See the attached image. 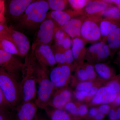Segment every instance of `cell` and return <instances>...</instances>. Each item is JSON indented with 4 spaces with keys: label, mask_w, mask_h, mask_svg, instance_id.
<instances>
[{
    "label": "cell",
    "mask_w": 120,
    "mask_h": 120,
    "mask_svg": "<svg viewBox=\"0 0 120 120\" xmlns=\"http://www.w3.org/2000/svg\"><path fill=\"white\" fill-rule=\"evenodd\" d=\"M49 9L47 0L33 1L17 20L19 26L26 30L36 29L46 19Z\"/></svg>",
    "instance_id": "1"
},
{
    "label": "cell",
    "mask_w": 120,
    "mask_h": 120,
    "mask_svg": "<svg viewBox=\"0 0 120 120\" xmlns=\"http://www.w3.org/2000/svg\"><path fill=\"white\" fill-rule=\"evenodd\" d=\"M65 56V64L69 65L74 61V57L71 49H69L64 52Z\"/></svg>",
    "instance_id": "34"
},
{
    "label": "cell",
    "mask_w": 120,
    "mask_h": 120,
    "mask_svg": "<svg viewBox=\"0 0 120 120\" xmlns=\"http://www.w3.org/2000/svg\"><path fill=\"white\" fill-rule=\"evenodd\" d=\"M71 69L66 64H59L52 69L49 78L55 88H61L65 86L71 75Z\"/></svg>",
    "instance_id": "11"
},
{
    "label": "cell",
    "mask_w": 120,
    "mask_h": 120,
    "mask_svg": "<svg viewBox=\"0 0 120 120\" xmlns=\"http://www.w3.org/2000/svg\"><path fill=\"white\" fill-rule=\"evenodd\" d=\"M110 110V107L109 105L107 104H104L101 105L99 107L98 109V112L103 114H106L109 113Z\"/></svg>",
    "instance_id": "41"
},
{
    "label": "cell",
    "mask_w": 120,
    "mask_h": 120,
    "mask_svg": "<svg viewBox=\"0 0 120 120\" xmlns=\"http://www.w3.org/2000/svg\"><path fill=\"white\" fill-rule=\"evenodd\" d=\"M117 115L118 117V120H120V108H118L116 112Z\"/></svg>",
    "instance_id": "48"
},
{
    "label": "cell",
    "mask_w": 120,
    "mask_h": 120,
    "mask_svg": "<svg viewBox=\"0 0 120 120\" xmlns=\"http://www.w3.org/2000/svg\"><path fill=\"white\" fill-rule=\"evenodd\" d=\"M104 0H90L84 8L83 13L87 16L96 15L110 5Z\"/></svg>",
    "instance_id": "19"
},
{
    "label": "cell",
    "mask_w": 120,
    "mask_h": 120,
    "mask_svg": "<svg viewBox=\"0 0 120 120\" xmlns=\"http://www.w3.org/2000/svg\"><path fill=\"white\" fill-rule=\"evenodd\" d=\"M0 89L9 104L16 109L22 101L20 82L0 68Z\"/></svg>",
    "instance_id": "4"
},
{
    "label": "cell",
    "mask_w": 120,
    "mask_h": 120,
    "mask_svg": "<svg viewBox=\"0 0 120 120\" xmlns=\"http://www.w3.org/2000/svg\"><path fill=\"white\" fill-rule=\"evenodd\" d=\"M86 43L81 38H76L72 39L71 50L74 60L77 64L82 65L86 58Z\"/></svg>",
    "instance_id": "18"
},
{
    "label": "cell",
    "mask_w": 120,
    "mask_h": 120,
    "mask_svg": "<svg viewBox=\"0 0 120 120\" xmlns=\"http://www.w3.org/2000/svg\"><path fill=\"white\" fill-rule=\"evenodd\" d=\"M94 68L95 72L103 79H109L112 75V69L105 64L98 63L94 65Z\"/></svg>",
    "instance_id": "24"
},
{
    "label": "cell",
    "mask_w": 120,
    "mask_h": 120,
    "mask_svg": "<svg viewBox=\"0 0 120 120\" xmlns=\"http://www.w3.org/2000/svg\"><path fill=\"white\" fill-rule=\"evenodd\" d=\"M68 36V35L61 28H57L55 31L54 39L55 41H60Z\"/></svg>",
    "instance_id": "33"
},
{
    "label": "cell",
    "mask_w": 120,
    "mask_h": 120,
    "mask_svg": "<svg viewBox=\"0 0 120 120\" xmlns=\"http://www.w3.org/2000/svg\"><path fill=\"white\" fill-rule=\"evenodd\" d=\"M75 96L76 98L79 101H82L85 98L82 91H79L75 92Z\"/></svg>",
    "instance_id": "43"
},
{
    "label": "cell",
    "mask_w": 120,
    "mask_h": 120,
    "mask_svg": "<svg viewBox=\"0 0 120 120\" xmlns=\"http://www.w3.org/2000/svg\"><path fill=\"white\" fill-rule=\"evenodd\" d=\"M0 49L14 56H19L15 44L5 35L0 37Z\"/></svg>",
    "instance_id": "23"
},
{
    "label": "cell",
    "mask_w": 120,
    "mask_h": 120,
    "mask_svg": "<svg viewBox=\"0 0 120 120\" xmlns=\"http://www.w3.org/2000/svg\"><path fill=\"white\" fill-rule=\"evenodd\" d=\"M12 112L0 109V120H12Z\"/></svg>",
    "instance_id": "35"
},
{
    "label": "cell",
    "mask_w": 120,
    "mask_h": 120,
    "mask_svg": "<svg viewBox=\"0 0 120 120\" xmlns=\"http://www.w3.org/2000/svg\"><path fill=\"white\" fill-rule=\"evenodd\" d=\"M87 16L84 15L73 17L65 23L61 29L72 38H80V30L82 24Z\"/></svg>",
    "instance_id": "15"
},
{
    "label": "cell",
    "mask_w": 120,
    "mask_h": 120,
    "mask_svg": "<svg viewBox=\"0 0 120 120\" xmlns=\"http://www.w3.org/2000/svg\"><path fill=\"white\" fill-rule=\"evenodd\" d=\"M54 54V58L56 64H65V56L64 52L57 50V52Z\"/></svg>",
    "instance_id": "31"
},
{
    "label": "cell",
    "mask_w": 120,
    "mask_h": 120,
    "mask_svg": "<svg viewBox=\"0 0 120 120\" xmlns=\"http://www.w3.org/2000/svg\"><path fill=\"white\" fill-rule=\"evenodd\" d=\"M120 21L106 19H101L99 23V28L101 38L106 39L108 35L113 30L120 27Z\"/></svg>",
    "instance_id": "20"
},
{
    "label": "cell",
    "mask_w": 120,
    "mask_h": 120,
    "mask_svg": "<svg viewBox=\"0 0 120 120\" xmlns=\"http://www.w3.org/2000/svg\"><path fill=\"white\" fill-rule=\"evenodd\" d=\"M104 117H105L104 114L99 112L98 111V113L95 116V119L98 120H102L104 118Z\"/></svg>",
    "instance_id": "45"
},
{
    "label": "cell",
    "mask_w": 120,
    "mask_h": 120,
    "mask_svg": "<svg viewBox=\"0 0 120 120\" xmlns=\"http://www.w3.org/2000/svg\"><path fill=\"white\" fill-rule=\"evenodd\" d=\"M110 55L108 45L105 42L99 41L91 45L86 50V58L89 61L105 60Z\"/></svg>",
    "instance_id": "12"
},
{
    "label": "cell",
    "mask_w": 120,
    "mask_h": 120,
    "mask_svg": "<svg viewBox=\"0 0 120 120\" xmlns=\"http://www.w3.org/2000/svg\"><path fill=\"white\" fill-rule=\"evenodd\" d=\"M33 53L25 56L22 71L20 88L22 102L33 101L37 94L36 77Z\"/></svg>",
    "instance_id": "2"
},
{
    "label": "cell",
    "mask_w": 120,
    "mask_h": 120,
    "mask_svg": "<svg viewBox=\"0 0 120 120\" xmlns=\"http://www.w3.org/2000/svg\"><path fill=\"white\" fill-rule=\"evenodd\" d=\"M47 1L52 11H64L68 4V0H49Z\"/></svg>",
    "instance_id": "25"
},
{
    "label": "cell",
    "mask_w": 120,
    "mask_h": 120,
    "mask_svg": "<svg viewBox=\"0 0 120 120\" xmlns=\"http://www.w3.org/2000/svg\"><path fill=\"white\" fill-rule=\"evenodd\" d=\"M84 66L87 73L88 80H92L95 79L97 76V74L94 66L90 64H87Z\"/></svg>",
    "instance_id": "29"
},
{
    "label": "cell",
    "mask_w": 120,
    "mask_h": 120,
    "mask_svg": "<svg viewBox=\"0 0 120 120\" xmlns=\"http://www.w3.org/2000/svg\"><path fill=\"white\" fill-rule=\"evenodd\" d=\"M90 1L88 0H69L68 4L73 10L83 13L82 10Z\"/></svg>",
    "instance_id": "27"
},
{
    "label": "cell",
    "mask_w": 120,
    "mask_h": 120,
    "mask_svg": "<svg viewBox=\"0 0 120 120\" xmlns=\"http://www.w3.org/2000/svg\"><path fill=\"white\" fill-rule=\"evenodd\" d=\"M38 107L33 101L22 102L16 109V120H33L38 111Z\"/></svg>",
    "instance_id": "14"
},
{
    "label": "cell",
    "mask_w": 120,
    "mask_h": 120,
    "mask_svg": "<svg viewBox=\"0 0 120 120\" xmlns=\"http://www.w3.org/2000/svg\"><path fill=\"white\" fill-rule=\"evenodd\" d=\"M98 112V110L95 108H91L89 110V114L91 116H95Z\"/></svg>",
    "instance_id": "44"
},
{
    "label": "cell",
    "mask_w": 120,
    "mask_h": 120,
    "mask_svg": "<svg viewBox=\"0 0 120 120\" xmlns=\"http://www.w3.org/2000/svg\"><path fill=\"white\" fill-rule=\"evenodd\" d=\"M117 94L114 90L107 86L101 87L93 98L92 103L95 104L110 103L114 101Z\"/></svg>",
    "instance_id": "17"
},
{
    "label": "cell",
    "mask_w": 120,
    "mask_h": 120,
    "mask_svg": "<svg viewBox=\"0 0 120 120\" xmlns=\"http://www.w3.org/2000/svg\"><path fill=\"white\" fill-rule=\"evenodd\" d=\"M23 63L14 55L0 49V68L19 81Z\"/></svg>",
    "instance_id": "6"
},
{
    "label": "cell",
    "mask_w": 120,
    "mask_h": 120,
    "mask_svg": "<svg viewBox=\"0 0 120 120\" xmlns=\"http://www.w3.org/2000/svg\"><path fill=\"white\" fill-rule=\"evenodd\" d=\"M81 15H83L82 12L70 9L52 11L48 12L46 19L52 20L55 23L57 28H61L72 18Z\"/></svg>",
    "instance_id": "13"
},
{
    "label": "cell",
    "mask_w": 120,
    "mask_h": 120,
    "mask_svg": "<svg viewBox=\"0 0 120 120\" xmlns=\"http://www.w3.org/2000/svg\"><path fill=\"white\" fill-rule=\"evenodd\" d=\"M31 51L37 62L46 69L47 67H52L56 64L54 52L50 45L32 46Z\"/></svg>",
    "instance_id": "8"
},
{
    "label": "cell",
    "mask_w": 120,
    "mask_h": 120,
    "mask_svg": "<svg viewBox=\"0 0 120 120\" xmlns=\"http://www.w3.org/2000/svg\"><path fill=\"white\" fill-rule=\"evenodd\" d=\"M34 120H40L39 118V117L38 116H37V115L35 116V117L34 118Z\"/></svg>",
    "instance_id": "49"
},
{
    "label": "cell",
    "mask_w": 120,
    "mask_h": 120,
    "mask_svg": "<svg viewBox=\"0 0 120 120\" xmlns=\"http://www.w3.org/2000/svg\"><path fill=\"white\" fill-rule=\"evenodd\" d=\"M33 0H11L5 3V11L8 18L17 21Z\"/></svg>",
    "instance_id": "10"
},
{
    "label": "cell",
    "mask_w": 120,
    "mask_h": 120,
    "mask_svg": "<svg viewBox=\"0 0 120 120\" xmlns=\"http://www.w3.org/2000/svg\"><path fill=\"white\" fill-rule=\"evenodd\" d=\"M115 101V103L116 105H120V95H118L117 96L116 98L114 100Z\"/></svg>",
    "instance_id": "47"
},
{
    "label": "cell",
    "mask_w": 120,
    "mask_h": 120,
    "mask_svg": "<svg viewBox=\"0 0 120 120\" xmlns=\"http://www.w3.org/2000/svg\"><path fill=\"white\" fill-rule=\"evenodd\" d=\"M114 90L117 94L120 92V84L116 80L112 81L108 83L107 86Z\"/></svg>",
    "instance_id": "38"
},
{
    "label": "cell",
    "mask_w": 120,
    "mask_h": 120,
    "mask_svg": "<svg viewBox=\"0 0 120 120\" xmlns=\"http://www.w3.org/2000/svg\"><path fill=\"white\" fill-rule=\"evenodd\" d=\"M0 109L12 112L13 108L9 104L0 89Z\"/></svg>",
    "instance_id": "28"
},
{
    "label": "cell",
    "mask_w": 120,
    "mask_h": 120,
    "mask_svg": "<svg viewBox=\"0 0 120 120\" xmlns=\"http://www.w3.org/2000/svg\"><path fill=\"white\" fill-rule=\"evenodd\" d=\"M77 75L80 80L82 81L88 80L87 73L84 66L79 67L77 72Z\"/></svg>",
    "instance_id": "32"
},
{
    "label": "cell",
    "mask_w": 120,
    "mask_h": 120,
    "mask_svg": "<svg viewBox=\"0 0 120 120\" xmlns=\"http://www.w3.org/2000/svg\"><path fill=\"white\" fill-rule=\"evenodd\" d=\"M9 28L5 22H0V37L7 34Z\"/></svg>",
    "instance_id": "39"
},
{
    "label": "cell",
    "mask_w": 120,
    "mask_h": 120,
    "mask_svg": "<svg viewBox=\"0 0 120 120\" xmlns=\"http://www.w3.org/2000/svg\"><path fill=\"white\" fill-rule=\"evenodd\" d=\"M95 16L101 19H106L120 20V8L116 5L110 4L104 11Z\"/></svg>",
    "instance_id": "22"
},
{
    "label": "cell",
    "mask_w": 120,
    "mask_h": 120,
    "mask_svg": "<svg viewBox=\"0 0 120 120\" xmlns=\"http://www.w3.org/2000/svg\"><path fill=\"white\" fill-rule=\"evenodd\" d=\"M88 112L87 107L86 105H82L77 108V113L80 116L86 115Z\"/></svg>",
    "instance_id": "40"
},
{
    "label": "cell",
    "mask_w": 120,
    "mask_h": 120,
    "mask_svg": "<svg viewBox=\"0 0 120 120\" xmlns=\"http://www.w3.org/2000/svg\"><path fill=\"white\" fill-rule=\"evenodd\" d=\"M98 89L96 87L92 86L90 90V94L91 95H94L96 94Z\"/></svg>",
    "instance_id": "46"
},
{
    "label": "cell",
    "mask_w": 120,
    "mask_h": 120,
    "mask_svg": "<svg viewBox=\"0 0 120 120\" xmlns=\"http://www.w3.org/2000/svg\"><path fill=\"white\" fill-rule=\"evenodd\" d=\"M34 58L36 83L38 85L37 97L35 102L38 107L44 109L47 107L55 88L47 75L46 69Z\"/></svg>",
    "instance_id": "3"
},
{
    "label": "cell",
    "mask_w": 120,
    "mask_h": 120,
    "mask_svg": "<svg viewBox=\"0 0 120 120\" xmlns=\"http://www.w3.org/2000/svg\"><path fill=\"white\" fill-rule=\"evenodd\" d=\"M93 86L92 82H82L79 83L76 86V90L79 91H84L89 92L90 88Z\"/></svg>",
    "instance_id": "30"
},
{
    "label": "cell",
    "mask_w": 120,
    "mask_h": 120,
    "mask_svg": "<svg viewBox=\"0 0 120 120\" xmlns=\"http://www.w3.org/2000/svg\"><path fill=\"white\" fill-rule=\"evenodd\" d=\"M5 1L0 0V22H5Z\"/></svg>",
    "instance_id": "37"
},
{
    "label": "cell",
    "mask_w": 120,
    "mask_h": 120,
    "mask_svg": "<svg viewBox=\"0 0 120 120\" xmlns=\"http://www.w3.org/2000/svg\"><path fill=\"white\" fill-rule=\"evenodd\" d=\"M4 35L8 37L15 44L19 56H26L28 54L30 50V43L28 38L26 35L9 27L8 31Z\"/></svg>",
    "instance_id": "9"
},
{
    "label": "cell",
    "mask_w": 120,
    "mask_h": 120,
    "mask_svg": "<svg viewBox=\"0 0 120 120\" xmlns=\"http://www.w3.org/2000/svg\"><path fill=\"white\" fill-rule=\"evenodd\" d=\"M101 19L95 16H87L83 22L80 38L86 42L96 43L101 41L99 23Z\"/></svg>",
    "instance_id": "5"
},
{
    "label": "cell",
    "mask_w": 120,
    "mask_h": 120,
    "mask_svg": "<svg viewBox=\"0 0 120 120\" xmlns=\"http://www.w3.org/2000/svg\"><path fill=\"white\" fill-rule=\"evenodd\" d=\"M109 49L110 55L117 51L120 46V28L113 30L106 37L105 41Z\"/></svg>",
    "instance_id": "21"
},
{
    "label": "cell",
    "mask_w": 120,
    "mask_h": 120,
    "mask_svg": "<svg viewBox=\"0 0 120 120\" xmlns=\"http://www.w3.org/2000/svg\"><path fill=\"white\" fill-rule=\"evenodd\" d=\"M64 108L65 109L70 112L72 114L77 115V108L74 103L71 102H68L64 106Z\"/></svg>",
    "instance_id": "36"
},
{
    "label": "cell",
    "mask_w": 120,
    "mask_h": 120,
    "mask_svg": "<svg viewBox=\"0 0 120 120\" xmlns=\"http://www.w3.org/2000/svg\"><path fill=\"white\" fill-rule=\"evenodd\" d=\"M109 112V117L110 120H118L116 112L113 109H110Z\"/></svg>",
    "instance_id": "42"
},
{
    "label": "cell",
    "mask_w": 120,
    "mask_h": 120,
    "mask_svg": "<svg viewBox=\"0 0 120 120\" xmlns=\"http://www.w3.org/2000/svg\"><path fill=\"white\" fill-rule=\"evenodd\" d=\"M52 95L47 106H50L56 109H62L70 101L72 94L69 90L61 88Z\"/></svg>",
    "instance_id": "16"
},
{
    "label": "cell",
    "mask_w": 120,
    "mask_h": 120,
    "mask_svg": "<svg viewBox=\"0 0 120 120\" xmlns=\"http://www.w3.org/2000/svg\"><path fill=\"white\" fill-rule=\"evenodd\" d=\"M56 28V24L52 20L46 19L38 26L36 39L32 46L41 44L50 45L54 39Z\"/></svg>",
    "instance_id": "7"
},
{
    "label": "cell",
    "mask_w": 120,
    "mask_h": 120,
    "mask_svg": "<svg viewBox=\"0 0 120 120\" xmlns=\"http://www.w3.org/2000/svg\"><path fill=\"white\" fill-rule=\"evenodd\" d=\"M51 120H71V117L62 109H56L50 115Z\"/></svg>",
    "instance_id": "26"
}]
</instances>
